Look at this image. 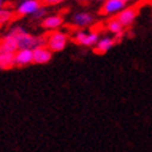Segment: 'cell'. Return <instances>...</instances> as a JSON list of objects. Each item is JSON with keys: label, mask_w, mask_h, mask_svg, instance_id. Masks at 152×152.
<instances>
[{"label": "cell", "mask_w": 152, "mask_h": 152, "mask_svg": "<svg viewBox=\"0 0 152 152\" xmlns=\"http://www.w3.org/2000/svg\"><path fill=\"white\" fill-rule=\"evenodd\" d=\"M18 31V47L19 50H35L46 45V39L43 36H36L28 34L24 27L16 26Z\"/></svg>", "instance_id": "1"}, {"label": "cell", "mask_w": 152, "mask_h": 152, "mask_svg": "<svg viewBox=\"0 0 152 152\" xmlns=\"http://www.w3.org/2000/svg\"><path fill=\"white\" fill-rule=\"evenodd\" d=\"M46 39V46L52 52H61L63 51L68 43V35L62 31H51Z\"/></svg>", "instance_id": "2"}, {"label": "cell", "mask_w": 152, "mask_h": 152, "mask_svg": "<svg viewBox=\"0 0 152 152\" xmlns=\"http://www.w3.org/2000/svg\"><path fill=\"white\" fill-rule=\"evenodd\" d=\"M18 47V32L16 26L11 27L0 40V52L3 53H15Z\"/></svg>", "instance_id": "3"}, {"label": "cell", "mask_w": 152, "mask_h": 152, "mask_svg": "<svg viewBox=\"0 0 152 152\" xmlns=\"http://www.w3.org/2000/svg\"><path fill=\"white\" fill-rule=\"evenodd\" d=\"M99 39L100 36L98 32H87L83 30H78L73 35V41L83 47H94Z\"/></svg>", "instance_id": "4"}, {"label": "cell", "mask_w": 152, "mask_h": 152, "mask_svg": "<svg viewBox=\"0 0 152 152\" xmlns=\"http://www.w3.org/2000/svg\"><path fill=\"white\" fill-rule=\"evenodd\" d=\"M39 7H41L40 0H24L18 4L15 12L18 16H31Z\"/></svg>", "instance_id": "5"}, {"label": "cell", "mask_w": 152, "mask_h": 152, "mask_svg": "<svg viewBox=\"0 0 152 152\" xmlns=\"http://www.w3.org/2000/svg\"><path fill=\"white\" fill-rule=\"evenodd\" d=\"M137 14H139V10L134 6L124 7V9L116 15V20L124 27H129L134 24V21L137 18Z\"/></svg>", "instance_id": "6"}, {"label": "cell", "mask_w": 152, "mask_h": 152, "mask_svg": "<svg viewBox=\"0 0 152 152\" xmlns=\"http://www.w3.org/2000/svg\"><path fill=\"white\" fill-rule=\"evenodd\" d=\"M124 7H126V4L123 0H105L100 7V14L105 16L118 15Z\"/></svg>", "instance_id": "7"}, {"label": "cell", "mask_w": 152, "mask_h": 152, "mask_svg": "<svg viewBox=\"0 0 152 152\" xmlns=\"http://www.w3.org/2000/svg\"><path fill=\"white\" fill-rule=\"evenodd\" d=\"M71 22H72V25H74L75 27L84 28V27H88L90 25H93L94 15L90 14V12H86V11L75 12V14H73V16L71 19Z\"/></svg>", "instance_id": "8"}, {"label": "cell", "mask_w": 152, "mask_h": 152, "mask_svg": "<svg viewBox=\"0 0 152 152\" xmlns=\"http://www.w3.org/2000/svg\"><path fill=\"white\" fill-rule=\"evenodd\" d=\"M15 67H26L34 63L32 50H18L14 53Z\"/></svg>", "instance_id": "9"}, {"label": "cell", "mask_w": 152, "mask_h": 152, "mask_svg": "<svg viewBox=\"0 0 152 152\" xmlns=\"http://www.w3.org/2000/svg\"><path fill=\"white\" fill-rule=\"evenodd\" d=\"M63 16L58 14H53V15H47L42 21H41V27L43 30H48V31H55L58 30L63 24Z\"/></svg>", "instance_id": "10"}, {"label": "cell", "mask_w": 152, "mask_h": 152, "mask_svg": "<svg viewBox=\"0 0 152 152\" xmlns=\"http://www.w3.org/2000/svg\"><path fill=\"white\" fill-rule=\"evenodd\" d=\"M52 51L45 45V46H40L35 50H32L34 55V63L36 64H46L52 59Z\"/></svg>", "instance_id": "11"}, {"label": "cell", "mask_w": 152, "mask_h": 152, "mask_svg": "<svg viewBox=\"0 0 152 152\" xmlns=\"http://www.w3.org/2000/svg\"><path fill=\"white\" fill-rule=\"evenodd\" d=\"M115 43L116 41L114 39V36H103L98 40L96 45L94 46V50L96 53H106L114 47Z\"/></svg>", "instance_id": "12"}, {"label": "cell", "mask_w": 152, "mask_h": 152, "mask_svg": "<svg viewBox=\"0 0 152 152\" xmlns=\"http://www.w3.org/2000/svg\"><path fill=\"white\" fill-rule=\"evenodd\" d=\"M12 67H15L14 53L0 52V68H1V69H10Z\"/></svg>", "instance_id": "13"}, {"label": "cell", "mask_w": 152, "mask_h": 152, "mask_svg": "<svg viewBox=\"0 0 152 152\" xmlns=\"http://www.w3.org/2000/svg\"><path fill=\"white\" fill-rule=\"evenodd\" d=\"M106 28H108V31L110 34H113L114 36H116V35H121V34H124V26L120 24V22L115 19H111L108 24H106Z\"/></svg>", "instance_id": "14"}, {"label": "cell", "mask_w": 152, "mask_h": 152, "mask_svg": "<svg viewBox=\"0 0 152 152\" xmlns=\"http://www.w3.org/2000/svg\"><path fill=\"white\" fill-rule=\"evenodd\" d=\"M14 18V10H11L10 7H1L0 9V28L4 27L6 24L12 20Z\"/></svg>", "instance_id": "15"}, {"label": "cell", "mask_w": 152, "mask_h": 152, "mask_svg": "<svg viewBox=\"0 0 152 152\" xmlns=\"http://www.w3.org/2000/svg\"><path fill=\"white\" fill-rule=\"evenodd\" d=\"M46 16H47V9H46V6H43V5H41V7H39V9L31 15V18L35 21H42Z\"/></svg>", "instance_id": "16"}, {"label": "cell", "mask_w": 152, "mask_h": 152, "mask_svg": "<svg viewBox=\"0 0 152 152\" xmlns=\"http://www.w3.org/2000/svg\"><path fill=\"white\" fill-rule=\"evenodd\" d=\"M41 1V5L43 6H55V5H59L64 3L66 0H40Z\"/></svg>", "instance_id": "17"}, {"label": "cell", "mask_w": 152, "mask_h": 152, "mask_svg": "<svg viewBox=\"0 0 152 152\" xmlns=\"http://www.w3.org/2000/svg\"><path fill=\"white\" fill-rule=\"evenodd\" d=\"M4 3H5V0H0V9L4 7Z\"/></svg>", "instance_id": "18"}, {"label": "cell", "mask_w": 152, "mask_h": 152, "mask_svg": "<svg viewBox=\"0 0 152 152\" xmlns=\"http://www.w3.org/2000/svg\"><path fill=\"white\" fill-rule=\"evenodd\" d=\"M123 1H124L125 4H127V3H130V1H131V0H123Z\"/></svg>", "instance_id": "19"}, {"label": "cell", "mask_w": 152, "mask_h": 152, "mask_svg": "<svg viewBox=\"0 0 152 152\" xmlns=\"http://www.w3.org/2000/svg\"><path fill=\"white\" fill-rule=\"evenodd\" d=\"M96 1H99V3H104L105 0H96Z\"/></svg>", "instance_id": "20"}, {"label": "cell", "mask_w": 152, "mask_h": 152, "mask_svg": "<svg viewBox=\"0 0 152 152\" xmlns=\"http://www.w3.org/2000/svg\"><path fill=\"white\" fill-rule=\"evenodd\" d=\"M19 1H24V0H19Z\"/></svg>", "instance_id": "21"}]
</instances>
